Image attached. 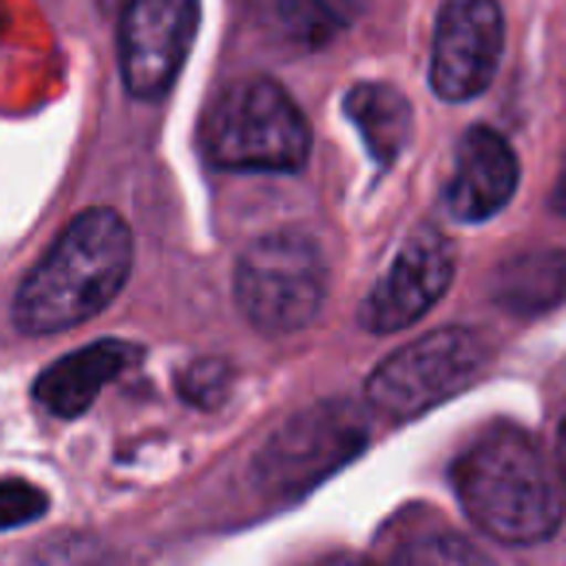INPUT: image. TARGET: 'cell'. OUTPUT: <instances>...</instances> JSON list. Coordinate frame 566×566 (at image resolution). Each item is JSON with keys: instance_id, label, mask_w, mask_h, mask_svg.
I'll use <instances>...</instances> for the list:
<instances>
[{"instance_id": "5b68a950", "label": "cell", "mask_w": 566, "mask_h": 566, "mask_svg": "<svg viewBox=\"0 0 566 566\" xmlns=\"http://www.w3.org/2000/svg\"><path fill=\"white\" fill-rule=\"evenodd\" d=\"M369 447V416L354 400H318L295 411L260 447L252 473L272 501H300Z\"/></svg>"}, {"instance_id": "2e32d148", "label": "cell", "mask_w": 566, "mask_h": 566, "mask_svg": "<svg viewBox=\"0 0 566 566\" xmlns=\"http://www.w3.org/2000/svg\"><path fill=\"white\" fill-rule=\"evenodd\" d=\"M48 493L40 485L24 478L0 481V532H12V527L35 524V520L48 512Z\"/></svg>"}, {"instance_id": "ac0fdd59", "label": "cell", "mask_w": 566, "mask_h": 566, "mask_svg": "<svg viewBox=\"0 0 566 566\" xmlns=\"http://www.w3.org/2000/svg\"><path fill=\"white\" fill-rule=\"evenodd\" d=\"M551 202H555V210L566 218V164H563V171H558V182H555V195H551Z\"/></svg>"}, {"instance_id": "d6986e66", "label": "cell", "mask_w": 566, "mask_h": 566, "mask_svg": "<svg viewBox=\"0 0 566 566\" xmlns=\"http://www.w3.org/2000/svg\"><path fill=\"white\" fill-rule=\"evenodd\" d=\"M558 478L566 485V419L558 423Z\"/></svg>"}, {"instance_id": "7c38bea8", "label": "cell", "mask_w": 566, "mask_h": 566, "mask_svg": "<svg viewBox=\"0 0 566 566\" xmlns=\"http://www.w3.org/2000/svg\"><path fill=\"white\" fill-rule=\"evenodd\" d=\"M346 117L354 120L365 148L380 167H392L403 156V148L411 144V128H416L411 102L388 82H357L346 94Z\"/></svg>"}, {"instance_id": "30bf717a", "label": "cell", "mask_w": 566, "mask_h": 566, "mask_svg": "<svg viewBox=\"0 0 566 566\" xmlns=\"http://www.w3.org/2000/svg\"><path fill=\"white\" fill-rule=\"evenodd\" d=\"M520 187V164L501 133L478 125L462 136L454 156V175L447 187V210L465 226L489 221L512 202Z\"/></svg>"}, {"instance_id": "ba28073f", "label": "cell", "mask_w": 566, "mask_h": 566, "mask_svg": "<svg viewBox=\"0 0 566 566\" xmlns=\"http://www.w3.org/2000/svg\"><path fill=\"white\" fill-rule=\"evenodd\" d=\"M504 17L496 0H447L434 20L431 90L450 105L473 102L496 78Z\"/></svg>"}, {"instance_id": "5bb4252c", "label": "cell", "mask_w": 566, "mask_h": 566, "mask_svg": "<svg viewBox=\"0 0 566 566\" xmlns=\"http://www.w3.org/2000/svg\"><path fill=\"white\" fill-rule=\"evenodd\" d=\"M275 20L292 40L307 48H323L334 35H342L369 0H272Z\"/></svg>"}, {"instance_id": "8fae6325", "label": "cell", "mask_w": 566, "mask_h": 566, "mask_svg": "<svg viewBox=\"0 0 566 566\" xmlns=\"http://www.w3.org/2000/svg\"><path fill=\"white\" fill-rule=\"evenodd\" d=\"M144 361V346L120 338H102L74 354L51 361L35 380V403L55 419H78L97 403V396Z\"/></svg>"}, {"instance_id": "6da1fadb", "label": "cell", "mask_w": 566, "mask_h": 566, "mask_svg": "<svg viewBox=\"0 0 566 566\" xmlns=\"http://www.w3.org/2000/svg\"><path fill=\"white\" fill-rule=\"evenodd\" d=\"M133 272V229L109 206L86 210L63 229L51 252L20 283L12 318L24 334L48 338L97 318Z\"/></svg>"}, {"instance_id": "4fadbf2b", "label": "cell", "mask_w": 566, "mask_h": 566, "mask_svg": "<svg viewBox=\"0 0 566 566\" xmlns=\"http://www.w3.org/2000/svg\"><path fill=\"white\" fill-rule=\"evenodd\" d=\"M493 295L516 315H539L566 300V256L563 252H524L496 272Z\"/></svg>"}, {"instance_id": "8992f818", "label": "cell", "mask_w": 566, "mask_h": 566, "mask_svg": "<svg viewBox=\"0 0 566 566\" xmlns=\"http://www.w3.org/2000/svg\"><path fill=\"white\" fill-rule=\"evenodd\" d=\"M489 369V342L465 326H442L373 369L365 396L392 419H419L423 411L454 400Z\"/></svg>"}, {"instance_id": "e0dca14e", "label": "cell", "mask_w": 566, "mask_h": 566, "mask_svg": "<svg viewBox=\"0 0 566 566\" xmlns=\"http://www.w3.org/2000/svg\"><path fill=\"white\" fill-rule=\"evenodd\" d=\"M403 558H416V563H427V558H462V563H473V558H481V551H473L470 543H458V539H442L439 547H411L403 551Z\"/></svg>"}, {"instance_id": "3957f363", "label": "cell", "mask_w": 566, "mask_h": 566, "mask_svg": "<svg viewBox=\"0 0 566 566\" xmlns=\"http://www.w3.org/2000/svg\"><path fill=\"white\" fill-rule=\"evenodd\" d=\"M202 148L226 171H303L311 125L292 94L272 78H244L221 90L202 128Z\"/></svg>"}, {"instance_id": "277c9868", "label": "cell", "mask_w": 566, "mask_h": 566, "mask_svg": "<svg viewBox=\"0 0 566 566\" xmlns=\"http://www.w3.org/2000/svg\"><path fill=\"white\" fill-rule=\"evenodd\" d=\"M237 307L268 338H283L318 318L326 303V256L307 233L280 229L241 252L233 272Z\"/></svg>"}, {"instance_id": "9a60e30c", "label": "cell", "mask_w": 566, "mask_h": 566, "mask_svg": "<svg viewBox=\"0 0 566 566\" xmlns=\"http://www.w3.org/2000/svg\"><path fill=\"white\" fill-rule=\"evenodd\" d=\"M229 388H233V365L221 361V357H198V361L187 365V373L179 377V396L202 411L221 408Z\"/></svg>"}, {"instance_id": "7a4b0ae2", "label": "cell", "mask_w": 566, "mask_h": 566, "mask_svg": "<svg viewBox=\"0 0 566 566\" xmlns=\"http://www.w3.org/2000/svg\"><path fill=\"white\" fill-rule=\"evenodd\" d=\"M465 516L496 543L532 547L563 524V485L539 442L520 427H493L454 462Z\"/></svg>"}, {"instance_id": "9c48e42d", "label": "cell", "mask_w": 566, "mask_h": 566, "mask_svg": "<svg viewBox=\"0 0 566 566\" xmlns=\"http://www.w3.org/2000/svg\"><path fill=\"white\" fill-rule=\"evenodd\" d=\"M450 280H454V244L431 226L416 229L400 244L369 300L361 303V326L373 334H396L419 323L447 295Z\"/></svg>"}, {"instance_id": "52a82bcc", "label": "cell", "mask_w": 566, "mask_h": 566, "mask_svg": "<svg viewBox=\"0 0 566 566\" xmlns=\"http://www.w3.org/2000/svg\"><path fill=\"white\" fill-rule=\"evenodd\" d=\"M202 0H128L117 28V63L136 102H159L175 86L198 35Z\"/></svg>"}]
</instances>
